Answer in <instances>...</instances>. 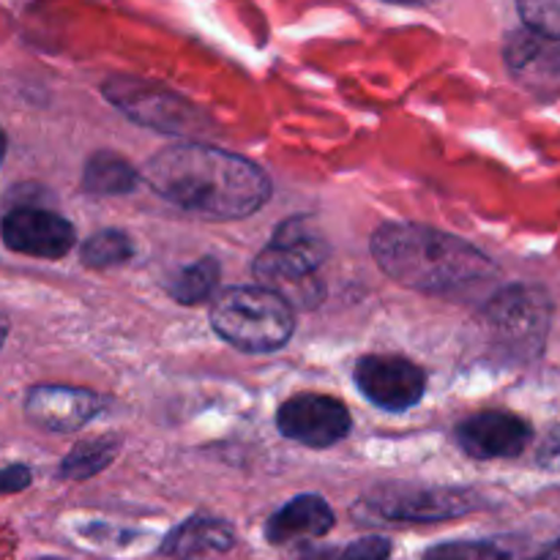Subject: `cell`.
Masks as SVG:
<instances>
[{
  "label": "cell",
  "instance_id": "8",
  "mask_svg": "<svg viewBox=\"0 0 560 560\" xmlns=\"http://www.w3.org/2000/svg\"><path fill=\"white\" fill-rule=\"evenodd\" d=\"M277 427L288 441L310 448L337 446L350 435V410L326 394H295L279 405Z\"/></svg>",
  "mask_w": 560,
  "mask_h": 560
},
{
  "label": "cell",
  "instance_id": "26",
  "mask_svg": "<svg viewBox=\"0 0 560 560\" xmlns=\"http://www.w3.org/2000/svg\"><path fill=\"white\" fill-rule=\"evenodd\" d=\"M388 3H402V5H430L435 0H388Z\"/></svg>",
  "mask_w": 560,
  "mask_h": 560
},
{
  "label": "cell",
  "instance_id": "13",
  "mask_svg": "<svg viewBox=\"0 0 560 560\" xmlns=\"http://www.w3.org/2000/svg\"><path fill=\"white\" fill-rule=\"evenodd\" d=\"M506 66L520 85L550 96L560 88V42L530 27L512 33L506 42Z\"/></svg>",
  "mask_w": 560,
  "mask_h": 560
},
{
  "label": "cell",
  "instance_id": "29",
  "mask_svg": "<svg viewBox=\"0 0 560 560\" xmlns=\"http://www.w3.org/2000/svg\"><path fill=\"white\" fill-rule=\"evenodd\" d=\"M38 560H63V558H38Z\"/></svg>",
  "mask_w": 560,
  "mask_h": 560
},
{
  "label": "cell",
  "instance_id": "19",
  "mask_svg": "<svg viewBox=\"0 0 560 560\" xmlns=\"http://www.w3.org/2000/svg\"><path fill=\"white\" fill-rule=\"evenodd\" d=\"M135 255V244L124 230H98L82 244V262L88 268L124 266Z\"/></svg>",
  "mask_w": 560,
  "mask_h": 560
},
{
  "label": "cell",
  "instance_id": "9",
  "mask_svg": "<svg viewBox=\"0 0 560 560\" xmlns=\"http://www.w3.org/2000/svg\"><path fill=\"white\" fill-rule=\"evenodd\" d=\"M353 377L372 405L392 413L410 410L427 392V372L399 355H364L355 364Z\"/></svg>",
  "mask_w": 560,
  "mask_h": 560
},
{
  "label": "cell",
  "instance_id": "24",
  "mask_svg": "<svg viewBox=\"0 0 560 560\" xmlns=\"http://www.w3.org/2000/svg\"><path fill=\"white\" fill-rule=\"evenodd\" d=\"M337 550H306L299 560H337Z\"/></svg>",
  "mask_w": 560,
  "mask_h": 560
},
{
  "label": "cell",
  "instance_id": "10",
  "mask_svg": "<svg viewBox=\"0 0 560 560\" xmlns=\"http://www.w3.org/2000/svg\"><path fill=\"white\" fill-rule=\"evenodd\" d=\"M0 233L11 252L38 260H60L69 255L77 241L71 222L44 208H16L3 219Z\"/></svg>",
  "mask_w": 560,
  "mask_h": 560
},
{
  "label": "cell",
  "instance_id": "27",
  "mask_svg": "<svg viewBox=\"0 0 560 560\" xmlns=\"http://www.w3.org/2000/svg\"><path fill=\"white\" fill-rule=\"evenodd\" d=\"M5 145H9V142H5L3 129H0V162H3V156H5Z\"/></svg>",
  "mask_w": 560,
  "mask_h": 560
},
{
  "label": "cell",
  "instance_id": "7",
  "mask_svg": "<svg viewBox=\"0 0 560 560\" xmlns=\"http://www.w3.org/2000/svg\"><path fill=\"white\" fill-rule=\"evenodd\" d=\"M328 255H331V246H328L317 219L299 213V217L284 219L273 230V238L255 257L252 271L260 282H266V288L273 290L279 284H304L315 277Z\"/></svg>",
  "mask_w": 560,
  "mask_h": 560
},
{
  "label": "cell",
  "instance_id": "23",
  "mask_svg": "<svg viewBox=\"0 0 560 560\" xmlns=\"http://www.w3.org/2000/svg\"><path fill=\"white\" fill-rule=\"evenodd\" d=\"M31 468L25 465H9V468L0 470V495H14L31 487Z\"/></svg>",
  "mask_w": 560,
  "mask_h": 560
},
{
  "label": "cell",
  "instance_id": "21",
  "mask_svg": "<svg viewBox=\"0 0 560 560\" xmlns=\"http://www.w3.org/2000/svg\"><path fill=\"white\" fill-rule=\"evenodd\" d=\"M517 9L530 31L560 42V0H517Z\"/></svg>",
  "mask_w": 560,
  "mask_h": 560
},
{
  "label": "cell",
  "instance_id": "17",
  "mask_svg": "<svg viewBox=\"0 0 560 560\" xmlns=\"http://www.w3.org/2000/svg\"><path fill=\"white\" fill-rule=\"evenodd\" d=\"M120 452V441L115 438H96V441H85L77 443L66 459L60 463L58 474L60 479L69 481H82V479H93L96 474H102L104 468L115 463Z\"/></svg>",
  "mask_w": 560,
  "mask_h": 560
},
{
  "label": "cell",
  "instance_id": "22",
  "mask_svg": "<svg viewBox=\"0 0 560 560\" xmlns=\"http://www.w3.org/2000/svg\"><path fill=\"white\" fill-rule=\"evenodd\" d=\"M337 560H392V541L386 536H364L339 550Z\"/></svg>",
  "mask_w": 560,
  "mask_h": 560
},
{
  "label": "cell",
  "instance_id": "25",
  "mask_svg": "<svg viewBox=\"0 0 560 560\" xmlns=\"http://www.w3.org/2000/svg\"><path fill=\"white\" fill-rule=\"evenodd\" d=\"M536 560H560V539L556 541V545H550V547H547V550L541 552V556L536 558Z\"/></svg>",
  "mask_w": 560,
  "mask_h": 560
},
{
  "label": "cell",
  "instance_id": "4",
  "mask_svg": "<svg viewBox=\"0 0 560 560\" xmlns=\"http://www.w3.org/2000/svg\"><path fill=\"white\" fill-rule=\"evenodd\" d=\"M102 93L126 118L153 131H164V135H195L211 124V118L200 107H195L189 98L178 96L159 82L113 74L104 80Z\"/></svg>",
  "mask_w": 560,
  "mask_h": 560
},
{
  "label": "cell",
  "instance_id": "20",
  "mask_svg": "<svg viewBox=\"0 0 560 560\" xmlns=\"http://www.w3.org/2000/svg\"><path fill=\"white\" fill-rule=\"evenodd\" d=\"M421 560H512L501 547L487 541H443L430 547Z\"/></svg>",
  "mask_w": 560,
  "mask_h": 560
},
{
  "label": "cell",
  "instance_id": "14",
  "mask_svg": "<svg viewBox=\"0 0 560 560\" xmlns=\"http://www.w3.org/2000/svg\"><path fill=\"white\" fill-rule=\"evenodd\" d=\"M337 517L320 495H299L268 517L266 539L271 545H290L299 539H320L334 528Z\"/></svg>",
  "mask_w": 560,
  "mask_h": 560
},
{
  "label": "cell",
  "instance_id": "18",
  "mask_svg": "<svg viewBox=\"0 0 560 560\" xmlns=\"http://www.w3.org/2000/svg\"><path fill=\"white\" fill-rule=\"evenodd\" d=\"M219 277H222V266H219V260H213V257H202V260H197L195 266H186L184 271L175 273V277L170 279L167 290L178 304H186V306L202 304V301H208L213 295V290H217L219 284Z\"/></svg>",
  "mask_w": 560,
  "mask_h": 560
},
{
  "label": "cell",
  "instance_id": "5",
  "mask_svg": "<svg viewBox=\"0 0 560 560\" xmlns=\"http://www.w3.org/2000/svg\"><path fill=\"white\" fill-rule=\"evenodd\" d=\"M490 342L509 359L528 361L545 348L550 328V299L539 288L514 284L501 290L485 310Z\"/></svg>",
  "mask_w": 560,
  "mask_h": 560
},
{
  "label": "cell",
  "instance_id": "16",
  "mask_svg": "<svg viewBox=\"0 0 560 560\" xmlns=\"http://www.w3.org/2000/svg\"><path fill=\"white\" fill-rule=\"evenodd\" d=\"M140 184V173L113 151H98L82 170V186L91 195H129Z\"/></svg>",
  "mask_w": 560,
  "mask_h": 560
},
{
  "label": "cell",
  "instance_id": "12",
  "mask_svg": "<svg viewBox=\"0 0 560 560\" xmlns=\"http://www.w3.org/2000/svg\"><path fill=\"white\" fill-rule=\"evenodd\" d=\"M104 408V399L77 386H36L25 399V416L33 427L47 432H74L91 424Z\"/></svg>",
  "mask_w": 560,
  "mask_h": 560
},
{
  "label": "cell",
  "instance_id": "15",
  "mask_svg": "<svg viewBox=\"0 0 560 560\" xmlns=\"http://www.w3.org/2000/svg\"><path fill=\"white\" fill-rule=\"evenodd\" d=\"M235 545L233 525L219 517L197 514L164 536L159 552L175 560H197L211 552H228Z\"/></svg>",
  "mask_w": 560,
  "mask_h": 560
},
{
  "label": "cell",
  "instance_id": "2",
  "mask_svg": "<svg viewBox=\"0 0 560 560\" xmlns=\"http://www.w3.org/2000/svg\"><path fill=\"white\" fill-rule=\"evenodd\" d=\"M372 257L394 282L419 293H457L495 273L485 252L427 224L392 222L372 235Z\"/></svg>",
  "mask_w": 560,
  "mask_h": 560
},
{
  "label": "cell",
  "instance_id": "3",
  "mask_svg": "<svg viewBox=\"0 0 560 560\" xmlns=\"http://www.w3.org/2000/svg\"><path fill=\"white\" fill-rule=\"evenodd\" d=\"M211 326L244 353H273L293 337L295 315L290 301L266 284L228 288L213 299Z\"/></svg>",
  "mask_w": 560,
  "mask_h": 560
},
{
  "label": "cell",
  "instance_id": "6",
  "mask_svg": "<svg viewBox=\"0 0 560 560\" xmlns=\"http://www.w3.org/2000/svg\"><path fill=\"white\" fill-rule=\"evenodd\" d=\"M474 490L459 487L386 485L359 503V517L370 523H443L481 509Z\"/></svg>",
  "mask_w": 560,
  "mask_h": 560
},
{
  "label": "cell",
  "instance_id": "11",
  "mask_svg": "<svg viewBox=\"0 0 560 560\" xmlns=\"http://www.w3.org/2000/svg\"><path fill=\"white\" fill-rule=\"evenodd\" d=\"M454 441L468 457L509 459L525 452L530 443V427L520 416L506 410H485L454 430Z\"/></svg>",
  "mask_w": 560,
  "mask_h": 560
},
{
  "label": "cell",
  "instance_id": "28",
  "mask_svg": "<svg viewBox=\"0 0 560 560\" xmlns=\"http://www.w3.org/2000/svg\"><path fill=\"white\" fill-rule=\"evenodd\" d=\"M5 334H9V326H5V320H3V317H0V345H3Z\"/></svg>",
  "mask_w": 560,
  "mask_h": 560
},
{
  "label": "cell",
  "instance_id": "1",
  "mask_svg": "<svg viewBox=\"0 0 560 560\" xmlns=\"http://www.w3.org/2000/svg\"><path fill=\"white\" fill-rule=\"evenodd\" d=\"M145 180L162 200L217 222L252 217L271 200V178L255 162L197 142L151 156Z\"/></svg>",
  "mask_w": 560,
  "mask_h": 560
}]
</instances>
